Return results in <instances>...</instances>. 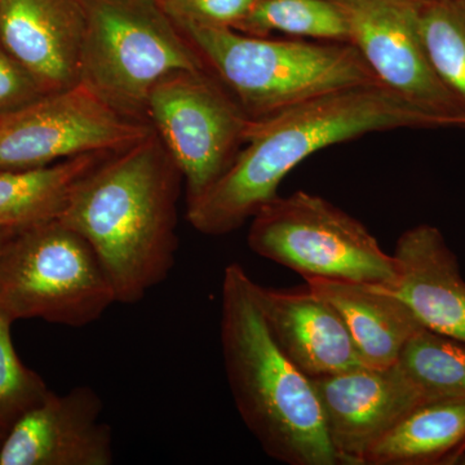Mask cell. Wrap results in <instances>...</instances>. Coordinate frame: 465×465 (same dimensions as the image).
<instances>
[{
    "label": "cell",
    "instance_id": "17",
    "mask_svg": "<svg viewBox=\"0 0 465 465\" xmlns=\"http://www.w3.org/2000/svg\"><path fill=\"white\" fill-rule=\"evenodd\" d=\"M464 451L465 400H432L385 434L363 465L455 464Z\"/></svg>",
    "mask_w": 465,
    "mask_h": 465
},
{
    "label": "cell",
    "instance_id": "27",
    "mask_svg": "<svg viewBox=\"0 0 465 465\" xmlns=\"http://www.w3.org/2000/svg\"><path fill=\"white\" fill-rule=\"evenodd\" d=\"M461 2H463V3H464V5H465V0H461Z\"/></svg>",
    "mask_w": 465,
    "mask_h": 465
},
{
    "label": "cell",
    "instance_id": "26",
    "mask_svg": "<svg viewBox=\"0 0 465 465\" xmlns=\"http://www.w3.org/2000/svg\"><path fill=\"white\" fill-rule=\"evenodd\" d=\"M5 434L0 433V443H2L3 439H5Z\"/></svg>",
    "mask_w": 465,
    "mask_h": 465
},
{
    "label": "cell",
    "instance_id": "18",
    "mask_svg": "<svg viewBox=\"0 0 465 465\" xmlns=\"http://www.w3.org/2000/svg\"><path fill=\"white\" fill-rule=\"evenodd\" d=\"M112 153H90L48 166L0 171V228L58 219L76 183Z\"/></svg>",
    "mask_w": 465,
    "mask_h": 465
},
{
    "label": "cell",
    "instance_id": "2",
    "mask_svg": "<svg viewBox=\"0 0 465 465\" xmlns=\"http://www.w3.org/2000/svg\"><path fill=\"white\" fill-rule=\"evenodd\" d=\"M183 176L153 131L112 153L76 183L61 222L91 244L116 302L136 304L176 262Z\"/></svg>",
    "mask_w": 465,
    "mask_h": 465
},
{
    "label": "cell",
    "instance_id": "6",
    "mask_svg": "<svg viewBox=\"0 0 465 465\" xmlns=\"http://www.w3.org/2000/svg\"><path fill=\"white\" fill-rule=\"evenodd\" d=\"M116 302L91 244L60 219L14 229L0 252V311L12 321L96 322Z\"/></svg>",
    "mask_w": 465,
    "mask_h": 465
},
{
    "label": "cell",
    "instance_id": "23",
    "mask_svg": "<svg viewBox=\"0 0 465 465\" xmlns=\"http://www.w3.org/2000/svg\"><path fill=\"white\" fill-rule=\"evenodd\" d=\"M174 23L232 27L256 0H155Z\"/></svg>",
    "mask_w": 465,
    "mask_h": 465
},
{
    "label": "cell",
    "instance_id": "8",
    "mask_svg": "<svg viewBox=\"0 0 465 465\" xmlns=\"http://www.w3.org/2000/svg\"><path fill=\"white\" fill-rule=\"evenodd\" d=\"M146 118L182 173L186 203L231 167L251 118L207 69L168 75L152 92Z\"/></svg>",
    "mask_w": 465,
    "mask_h": 465
},
{
    "label": "cell",
    "instance_id": "20",
    "mask_svg": "<svg viewBox=\"0 0 465 465\" xmlns=\"http://www.w3.org/2000/svg\"><path fill=\"white\" fill-rule=\"evenodd\" d=\"M421 45L434 74L465 108V5L461 0H416Z\"/></svg>",
    "mask_w": 465,
    "mask_h": 465
},
{
    "label": "cell",
    "instance_id": "19",
    "mask_svg": "<svg viewBox=\"0 0 465 465\" xmlns=\"http://www.w3.org/2000/svg\"><path fill=\"white\" fill-rule=\"evenodd\" d=\"M232 29L255 36L277 32L309 41L349 43L345 18L330 0H256Z\"/></svg>",
    "mask_w": 465,
    "mask_h": 465
},
{
    "label": "cell",
    "instance_id": "3",
    "mask_svg": "<svg viewBox=\"0 0 465 465\" xmlns=\"http://www.w3.org/2000/svg\"><path fill=\"white\" fill-rule=\"evenodd\" d=\"M223 360L232 400L268 457L289 465H339L312 379L272 338L240 262L223 277Z\"/></svg>",
    "mask_w": 465,
    "mask_h": 465
},
{
    "label": "cell",
    "instance_id": "22",
    "mask_svg": "<svg viewBox=\"0 0 465 465\" xmlns=\"http://www.w3.org/2000/svg\"><path fill=\"white\" fill-rule=\"evenodd\" d=\"M14 321L0 311V433L5 434L24 412L47 396V384L27 369L15 351Z\"/></svg>",
    "mask_w": 465,
    "mask_h": 465
},
{
    "label": "cell",
    "instance_id": "10",
    "mask_svg": "<svg viewBox=\"0 0 465 465\" xmlns=\"http://www.w3.org/2000/svg\"><path fill=\"white\" fill-rule=\"evenodd\" d=\"M345 18L349 43L382 84L423 109L465 128V108L428 61L416 21V0H330Z\"/></svg>",
    "mask_w": 465,
    "mask_h": 465
},
{
    "label": "cell",
    "instance_id": "21",
    "mask_svg": "<svg viewBox=\"0 0 465 465\" xmlns=\"http://www.w3.org/2000/svg\"><path fill=\"white\" fill-rule=\"evenodd\" d=\"M399 363L430 399L465 400V342L421 329Z\"/></svg>",
    "mask_w": 465,
    "mask_h": 465
},
{
    "label": "cell",
    "instance_id": "25",
    "mask_svg": "<svg viewBox=\"0 0 465 465\" xmlns=\"http://www.w3.org/2000/svg\"><path fill=\"white\" fill-rule=\"evenodd\" d=\"M12 231H14V229L0 228V252H2L3 246H5V242L7 240L9 232Z\"/></svg>",
    "mask_w": 465,
    "mask_h": 465
},
{
    "label": "cell",
    "instance_id": "16",
    "mask_svg": "<svg viewBox=\"0 0 465 465\" xmlns=\"http://www.w3.org/2000/svg\"><path fill=\"white\" fill-rule=\"evenodd\" d=\"M305 282L338 312L362 366L384 369L397 365L407 342L424 329L387 287L323 278H307Z\"/></svg>",
    "mask_w": 465,
    "mask_h": 465
},
{
    "label": "cell",
    "instance_id": "15",
    "mask_svg": "<svg viewBox=\"0 0 465 465\" xmlns=\"http://www.w3.org/2000/svg\"><path fill=\"white\" fill-rule=\"evenodd\" d=\"M391 255L399 274L391 292L425 330L465 342V281L442 232L416 225L401 234Z\"/></svg>",
    "mask_w": 465,
    "mask_h": 465
},
{
    "label": "cell",
    "instance_id": "7",
    "mask_svg": "<svg viewBox=\"0 0 465 465\" xmlns=\"http://www.w3.org/2000/svg\"><path fill=\"white\" fill-rule=\"evenodd\" d=\"M247 243L256 255L307 278L391 289L397 264L362 223L320 195L275 197L251 219Z\"/></svg>",
    "mask_w": 465,
    "mask_h": 465
},
{
    "label": "cell",
    "instance_id": "1",
    "mask_svg": "<svg viewBox=\"0 0 465 465\" xmlns=\"http://www.w3.org/2000/svg\"><path fill=\"white\" fill-rule=\"evenodd\" d=\"M402 128H460L381 82L327 92L260 119L231 167L191 202L186 217L204 235H225L278 197L284 177L320 150Z\"/></svg>",
    "mask_w": 465,
    "mask_h": 465
},
{
    "label": "cell",
    "instance_id": "4",
    "mask_svg": "<svg viewBox=\"0 0 465 465\" xmlns=\"http://www.w3.org/2000/svg\"><path fill=\"white\" fill-rule=\"evenodd\" d=\"M174 24L251 119L327 92L379 82L349 43L272 39L226 26Z\"/></svg>",
    "mask_w": 465,
    "mask_h": 465
},
{
    "label": "cell",
    "instance_id": "28",
    "mask_svg": "<svg viewBox=\"0 0 465 465\" xmlns=\"http://www.w3.org/2000/svg\"><path fill=\"white\" fill-rule=\"evenodd\" d=\"M465 452V451H464Z\"/></svg>",
    "mask_w": 465,
    "mask_h": 465
},
{
    "label": "cell",
    "instance_id": "11",
    "mask_svg": "<svg viewBox=\"0 0 465 465\" xmlns=\"http://www.w3.org/2000/svg\"><path fill=\"white\" fill-rule=\"evenodd\" d=\"M312 382L342 465H363L385 434L416 407L432 401L400 363L384 369L360 366Z\"/></svg>",
    "mask_w": 465,
    "mask_h": 465
},
{
    "label": "cell",
    "instance_id": "13",
    "mask_svg": "<svg viewBox=\"0 0 465 465\" xmlns=\"http://www.w3.org/2000/svg\"><path fill=\"white\" fill-rule=\"evenodd\" d=\"M82 0H0V45L45 94L81 84Z\"/></svg>",
    "mask_w": 465,
    "mask_h": 465
},
{
    "label": "cell",
    "instance_id": "24",
    "mask_svg": "<svg viewBox=\"0 0 465 465\" xmlns=\"http://www.w3.org/2000/svg\"><path fill=\"white\" fill-rule=\"evenodd\" d=\"M38 82L0 45V121L45 96Z\"/></svg>",
    "mask_w": 465,
    "mask_h": 465
},
{
    "label": "cell",
    "instance_id": "5",
    "mask_svg": "<svg viewBox=\"0 0 465 465\" xmlns=\"http://www.w3.org/2000/svg\"><path fill=\"white\" fill-rule=\"evenodd\" d=\"M82 5L81 82L122 114L149 124L146 104L162 79L206 69L155 0H82Z\"/></svg>",
    "mask_w": 465,
    "mask_h": 465
},
{
    "label": "cell",
    "instance_id": "14",
    "mask_svg": "<svg viewBox=\"0 0 465 465\" xmlns=\"http://www.w3.org/2000/svg\"><path fill=\"white\" fill-rule=\"evenodd\" d=\"M255 296L272 338L311 379L362 366L338 312L311 290H277L255 282Z\"/></svg>",
    "mask_w": 465,
    "mask_h": 465
},
{
    "label": "cell",
    "instance_id": "12",
    "mask_svg": "<svg viewBox=\"0 0 465 465\" xmlns=\"http://www.w3.org/2000/svg\"><path fill=\"white\" fill-rule=\"evenodd\" d=\"M103 401L91 387L48 391L24 412L0 443V465H110L113 430L101 420Z\"/></svg>",
    "mask_w": 465,
    "mask_h": 465
},
{
    "label": "cell",
    "instance_id": "9",
    "mask_svg": "<svg viewBox=\"0 0 465 465\" xmlns=\"http://www.w3.org/2000/svg\"><path fill=\"white\" fill-rule=\"evenodd\" d=\"M153 131L152 124L122 114L81 82L45 94L0 121V171L119 152Z\"/></svg>",
    "mask_w": 465,
    "mask_h": 465
}]
</instances>
